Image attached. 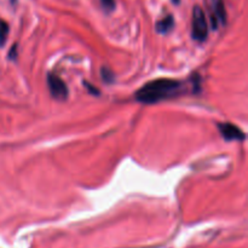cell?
Here are the masks:
<instances>
[{
  "mask_svg": "<svg viewBox=\"0 0 248 248\" xmlns=\"http://www.w3.org/2000/svg\"><path fill=\"white\" fill-rule=\"evenodd\" d=\"M217 127L219 130L220 135L223 136L225 140L230 142V140H246V135H245L244 131L240 127H237L236 125L232 123H220L217 124Z\"/></svg>",
  "mask_w": 248,
  "mask_h": 248,
  "instance_id": "cell-4",
  "label": "cell"
},
{
  "mask_svg": "<svg viewBox=\"0 0 248 248\" xmlns=\"http://www.w3.org/2000/svg\"><path fill=\"white\" fill-rule=\"evenodd\" d=\"M99 2H101L104 11L107 12L114 11V9H115V0H99Z\"/></svg>",
  "mask_w": 248,
  "mask_h": 248,
  "instance_id": "cell-9",
  "label": "cell"
},
{
  "mask_svg": "<svg viewBox=\"0 0 248 248\" xmlns=\"http://www.w3.org/2000/svg\"><path fill=\"white\" fill-rule=\"evenodd\" d=\"M47 86L51 96L57 101H65L68 98V94H69L68 86L58 75L52 74V73L47 75Z\"/></svg>",
  "mask_w": 248,
  "mask_h": 248,
  "instance_id": "cell-3",
  "label": "cell"
},
{
  "mask_svg": "<svg viewBox=\"0 0 248 248\" xmlns=\"http://www.w3.org/2000/svg\"><path fill=\"white\" fill-rule=\"evenodd\" d=\"M218 22H222L223 24L227 22V12L222 0H216L215 2V17H212L213 28H217Z\"/></svg>",
  "mask_w": 248,
  "mask_h": 248,
  "instance_id": "cell-5",
  "label": "cell"
},
{
  "mask_svg": "<svg viewBox=\"0 0 248 248\" xmlns=\"http://www.w3.org/2000/svg\"><path fill=\"white\" fill-rule=\"evenodd\" d=\"M191 35L196 41H205L208 36V23L206 15L200 6L196 5L193 10V21H191Z\"/></svg>",
  "mask_w": 248,
  "mask_h": 248,
  "instance_id": "cell-2",
  "label": "cell"
},
{
  "mask_svg": "<svg viewBox=\"0 0 248 248\" xmlns=\"http://www.w3.org/2000/svg\"><path fill=\"white\" fill-rule=\"evenodd\" d=\"M174 26V18L172 15H169L165 18L160 19L156 23V31L160 34H167L172 31Z\"/></svg>",
  "mask_w": 248,
  "mask_h": 248,
  "instance_id": "cell-6",
  "label": "cell"
},
{
  "mask_svg": "<svg viewBox=\"0 0 248 248\" xmlns=\"http://www.w3.org/2000/svg\"><path fill=\"white\" fill-rule=\"evenodd\" d=\"M101 75L103 81L107 82V84H111V82H114V80H115L113 70H111L109 67H102Z\"/></svg>",
  "mask_w": 248,
  "mask_h": 248,
  "instance_id": "cell-8",
  "label": "cell"
},
{
  "mask_svg": "<svg viewBox=\"0 0 248 248\" xmlns=\"http://www.w3.org/2000/svg\"><path fill=\"white\" fill-rule=\"evenodd\" d=\"M182 82L178 80L161 78L147 82L136 92V99L140 103L155 104L161 101L178 96L181 92Z\"/></svg>",
  "mask_w": 248,
  "mask_h": 248,
  "instance_id": "cell-1",
  "label": "cell"
},
{
  "mask_svg": "<svg viewBox=\"0 0 248 248\" xmlns=\"http://www.w3.org/2000/svg\"><path fill=\"white\" fill-rule=\"evenodd\" d=\"M172 1H173L176 5H178L179 2H181V0H172Z\"/></svg>",
  "mask_w": 248,
  "mask_h": 248,
  "instance_id": "cell-12",
  "label": "cell"
},
{
  "mask_svg": "<svg viewBox=\"0 0 248 248\" xmlns=\"http://www.w3.org/2000/svg\"><path fill=\"white\" fill-rule=\"evenodd\" d=\"M84 85L86 86V89L89 90V92L91 94H94V96H99V90L96 89V87L93 86V85H91L90 82L87 81H84Z\"/></svg>",
  "mask_w": 248,
  "mask_h": 248,
  "instance_id": "cell-10",
  "label": "cell"
},
{
  "mask_svg": "<svg viewBox=\"0 0 248 248\" xmlns=\"http://www.w3.org/2000/svg\"><path fill=\"white\" fill-rule=\"evenodd\" d=\"M9 58L10 60H16L17 58V45L16 44H15V45L11 47V50H10Z\"/></svg>",
  "mask_w": 248,
  "mask_h": 248,
  "instance_id": "cell-11",
  "label": "cell"
},
{
  "mask_svg": "<svg viewBox=\"0 0 248 248\" xmlns=\"http://www.w3.org/2000/svg\"><path fill=\"white\" fill-rule=\"evenodd\" d=\"M9 24L4 21V19L0 18V47L5 45L7 40V36H9Z\"/></svg>",
  "mask_w": 248,
  "mask_h": 248,
  "instance_id": "cell-7",
  "label": "cell"
}]
</instances>
